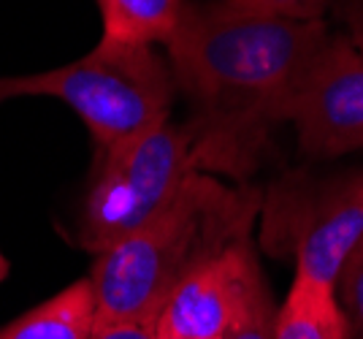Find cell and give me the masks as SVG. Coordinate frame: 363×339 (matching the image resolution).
Masks as SVG:
<instances>
[{"mask_svg":"<svg viewBox=\"0 0 363 339\" xmlns=\"http://www.w3.org/2000/svg\"><path fill=\"white\" fill-rule=\"evenodd\" d=\"M106 44L166 47L187 0H95Z\"/></svg>","mask_w":363,"mask_h":339,"instance_id":"10","label":"cell"},{"mask_svg":"<svg viewBox=\"0 0 363 339\" xmlns=\"http://www.w3.org/2000/svg\"><path fill=\"white\" fill-rule=\"evenodd\" d=\"M277 309L279 307L274 304L272 288L266 285L263 269H260L244 291L242 304L228 326L225 339H274Z\"/></svg>","mask_w":363,"mask_h":339,"instance_id":"11","label":"cell"},{"mask_svg":"<svg viewBox=\"0 0 363 339\" xmlns=\"http://www.w3.org/2000/svg\"><path fill=\"white\" fill-rule=\"evenodd\" d=\"M263 245L293 255V277L336 291L350 252L363 239V171L328 179L285 177L263 196Z\"/></svg>","mask_w":363,"mask_h":339,"instance_id":"5","label":"cell"},{"mask_svg":"<svg viewBox=\"0 0 363 339\" xmlns=\"http://www.w3.org/2000/svg\"><path fill=\"white\" fill-rule=\"evenodd\" d=\"M333 14L345 25L350 44L363 55V0H333Z\"/></svg>","mask_w":363,"mask_h":339,"instance_id":"14","label":"cell"},{"mask_svg":"<svg viewBox=\"0 0 363 339\" xmlns=\"http://www.w3.org/2000/svg\"><path fill=\"white\" fill-rule=\"evenodd\" d=\"M98 328L90 279L71 282L0 328V339H92Z\"/></svg>","mask_w":363,"mask_h":339,"instance_id":"8","label":"cell"},{"mask_svg":"<svg viewBox=\"0 0 363 339\" xmlns=\"http://www.w3.org/2000/svg\"><path fill=\"white\" fill-rule=\"evenodd\" d=\"M228 9L244 14L274 16L288 22H323L333 0H223Z\"/></svg>","mask_w":363,"mask_h":339,"instance_id":"12","label":"cell"},{"mask_svg":"<svg viewBox=\"0 0 363 339\" xmlns=\"http://www.w3.org/2000/svg\"><path fill=\"white\" fill-rule=\"evenodd\" d=\"M92 339H155L150 323H125V326H98Z\"/></svg>","mask_w":363,"mask_h":339,"instance_id":"15","label":"cell"},{"mask_svg":"<svg viewBox=\"0 0 363 339\" xmlns=\"http://www.w3.org/2000/svg\"><path fill=\"white\" fill-rule=\"evenodd\" d=\"M336 301L350 321L352 337L363 339V239L342 266L336 279Z\"/></svg>","mask_w":363,"mask_h":339,"instance_id":"13","label":"cell"},{"mask_svg":"<svg viewBox=\"0 0 363 339\" xmlns=\"http://www.w3.org/2000/svg\"><path fill=\"white\" fill-rule=\"evenodd\" d=\"M303 155L331 160L363 150V55L331 33L306 65L288 106Z\"/></svg>","mask_w":363,"mask_h":339,"instance_id":"6","label":"cell"},{"mask_svg":"<svg viewBox=\"0 0 363 339\" xmlns=\"http://www.w3.org/2000/svg\"><path fill=\"white\" fill-rule=\"evenodd\" d=\"M328 35L323 22L244 14L223 0H187L166 60L193 117L201 171L244 185L288 123L290 98Z\"/></svg>","mask_w":363,"mask_h":339,"instance_id":"1","label":"cell"},{"mask_svg":"<svg viewBox=\"0 0 363 339\" xmlns=\"http://www.w3.org/2000/svg\"><path fill=\"white\" fill-rule=\"evenodd\" d=\"M201 171L193 128L163 123L114 150L95 152V171L76 220V239L92 255L138 231Z\"/></svg>","mask_w":363,"mask_h":339,"instance_id":"4","label":"cell"},{"mask_svg":"<svg viewBox=\"0 0 363 339\" xmlns=\"http://www.w3.org/2000/svg\"><path fill=\"white\" fill-rule=\"evenodd\" d=\"M9 272H11V263H9V258H6L3 250H0V282L9 277Z\"/></svg>","mask_w":363,"mask_h":339,"instance_id":"16","label":"cell"},{"mask_svg":"<svg viewBox=\"0 0 363 339\" xmlns=\"http://www.w3.org/2000/svg\"><path fill=\"white\" fill-rule=\"evenodd\" d=\"M274 339H355L336 301V291L293 277L285 301L277 309Z\"/></svg>","mask_w":363,"mask_h":339,"instance_id":"9","label":"cell"},{"mask_svg":"<svg viewBox=\"0 0 363 339\" xmlns=\"http://www.w3.org/2000/svg\"><path fill=\"white\" fill-rule=\"evenodd\" d=\"M44 95L74 109L87 125L95 152L114 150L171 120L177 82L157 47L106 44L52 71L0 77V104Z\"/></svg>","mask_w":363,"mask_h":339,"instance_id":"3","label":"cell"},{"mask_svg":"<svg viewBox=\"0 0 363 339\" xmlns=\"http://www.w3.org/2000/svg\"><path fill=\"white\" fill-rule=\"evenodd\" d=\"M260 272L252 239L223 250L166 299L152 321L155 339H225L250 279Z\"/></svg>","mask_w":363,"mask_h":339,"instance_id":"7","label":"cell"},{"mask_svg":"<svg viewBox=\"0 0 363 339\" xmlns=\"http://www.w3.org/2000/svg\"><path fill=\"white\" fill-rule=\"evenodd\" d=\"M263 206L255 187L198 171L163 212L95 255L90 285L98 326L150 323L198 266L252 239Z\"/></svg>","mask_w":363,"mask_h":339,"instance_id":"2","label":"cell"}]
</instances>
